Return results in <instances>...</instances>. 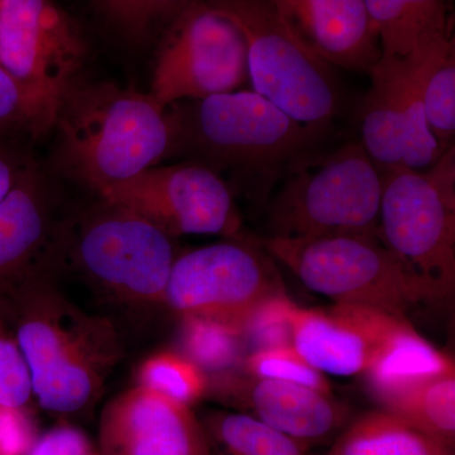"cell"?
Masks as SVG:
<instances>
[{"instance_id": "14", "label": "cell", "mask_w": 455, "mask_h": 455, "mask_svg": "<svg viewBox=\"0 0 455 455\" xmlns=\"http://www.w3.org/2000/svg\"><path fill=\"white\" fill-rule=\"evenodd\" d=\"M68 239L35 161L0 202V307L20 286L44 277V266L68 247Z\"/></svg>"}, {"instance_id": "23", "label": "cell", "mask_w": 455, "mask_h": 455, "mask_svg": "<svg viewBox=\"0 0 455 455\" xmlns=\"http://www.w3.org/2000/svg\"><path fill=\"white\" fill-rule=\"evenodd\" d=\"M181 344L182 355L205 374L233 372L245 358L241 329L212 317L182 316Z\"/></svg>"}, {"instance_id": "12", "label": "cell", "mask_w": 455, "mask_h": 455, "mask_svg": "<svg viewBox=\"0 0 455 455\" xmlns=\"http://www.w3.org/2000/svg\"><path fill=\"white\" fill-rule=\"evenodd\" d=\"M104 202L136 212L171 238L242 235L232 191L220 173L196 163L154 166L99 193Z\"/></svg>"}, {"instance_id": "2", "label": "cell", "mask_w": 455, "mask_h": 455, "mask_svg": "<svg viewBox=\"0 0 455 455\" xmlns=\"http://www.w3.org/2000/svg\"><path fill=\"white\" fill-rule=\"evenodd\" d=\"M57 158L95 193L133 178L167 157L166 109L148 92L112 83H76L57 109Z\"/></svg>"}, {"instance_id": "32", "label": "cell", "mask_w": 455, "mask_h": 455, "mask_svg": "<svg viewBox=\"0 0 455 455\" xmlns=\"http://www.w3.org/2000/svg\"><path fill=\"white\" fill-rule=\"evenodd\" d=\"M35 443V425L23 409L0 406V455H27Z\"/></svg>"}, {"instance_id": "27", "label": "cell", "mask_w": 455, "mask_h": 455, "mask_svg": "<svg viewBox=\"0 0 455 455\" xmlns=\"http://www.w3.org/2000/svg\"><path fill=\"white\" fill-rule=\"evenodd\" d=\"M194 0H92L104 20L127 40L146 41L158 27L167 26Z\"/></svg>"}, {"instance_id": "1", "label": "cell", "mask_w": 455, "mask_h": 455, "mask_svg": "<svg viewBox=\"0 0 455 455\" xmlns=\"http://www.w3.org/2000/svg\"><path fill=\"white\" fill-rule=\"evenodd\" d=\"M5 313L42 409L76 414L92 405L122 357L113 323L84 313L44 276L12 293Z\"/></svg>"}, {"instance_id": "35", "label": "cell", "mask_w": 455, "mask_h": 455, "mask_svg": "<svg viewBox=\"0 0 455 455\" xmlns=\"http://www.w3.org/2000/svg\"><path fill=\"white\" fill-rule=\"evenodd\" d=\"M434 455H454V447H449L443 443H436L435 454Z\"/></svg>"}, {"instance_id": "5", "label": "cell", "mask_w": 455, "mask_h": 455, "mask_svg": "<svg viewBox=\"0 0 455 455\" xmlns=\"http://www.w3.org/2000/svg\"><path fill=\"white\" fill-rule=\"evenodd\" d=\"M379 238L414 275L429 301L455 287V148L425 170L379 171Z\"/></svg>"}, {"instance_id": "17", "label": "cell", "mask_w": 455, "mask_h": 455, "mask_svg": "<svg viewBox=\"0 0 455 455\" xmlns=\"http://www.w3.org/2000/svg\"><path fill=\"white\" fill-rule=\"evenodd\" d=\"M296 40L326 64L368 74L382 57L364 0H269Z\"/></svg>"}, {"instance_id": "34", "label": "cell", "mask_w": 455, "mask_h": 455, "mask_svg": "<svg viewBox=\"0 0 455 455\" xmlns=\"http://www.w3.org/2000/svg\"><path fill=\"white\" fill-rule=\"evenodd\" d=\"M20 140H22L0 136V202L7 196L26 170L35 163L25 147L20 145Z\"/></svg>"}, {"instance_id": "21", "label": "cell", "mask_w": 455, "mask_h": 455, "mask_svg": "<svg viewBox=\"0 0 455 455\" xmlns=\"http://www.w3.org/2000/svg\"><path fill=\"white\" fill-rule=\"evenodd\" d=\"M403 59L418 86L430 132L447 151L454 146L455 134L453 36L431 42Z\"/></svg>"}, {"instance_id": "9", "label": "cell", "mask_w": 455, "mask_h": 455, "mask_svg": "<svg viewBox=\"0 0 455 455\" xmlns=\"http://www.w3.org/2000/svg\"><path fill=\"white\" fill-rule=\"evenodd\" d=\"M247 84L243 33L208 0H194L166 26L148 92L158 106L238 92Z\"/></svg>"}, {"instance_id": "4", "label": "cell", "mask_w": 455, "mask_h": 455, "mask_svg": "<svg viewBox=\"0 0 455 455\" xmlns=\"http://www.w3.org/2000/svg\"><path fill=\"white\" fill-rule=\"evenodd\" d=\"M284 172L268 206L267 236H379L381 173L361 143L305 156Z\"/></svg>"}, {"instance_id": "30", "label": "cell", "mask_w": 455, "mask_h": 455, "mask_svg": "<svg viewBox=\"0 0 455 455\" xmlns=\"http://www.w3.org/2000/svg\"><path fill=\"white\" fill-rule=\"evenodd\" d=\"M7 317L0 323V406L23 409L33 396L31 372Z\"/></svg>"}, {"instance_id": "3", "label": "cell", "mask_w": 455, "mask_h": 455, "mask_svg": "<svg viewBox=\"0 0 455 455\" xmlns=\"http://www.w3.org/2000/svg\"><path fill=\"white\" fill-rule=\"evenodd\" d=\"M167 157L185 156L215 172L272 176L314 151L323 128L295 121L252 89L166 108Z\"/></svg>"}, {"instance_id": "18", "label": "cell", "mask_w": 455, "mask_h": 455, "mask_svg": "<svg viewBox=\"0 0 455 455\" xmlns=\"http://www.w3.org/2000/svg\"><path fill=\"white\" fill-rule=\"evenodd\" d=\"M220 376L218 394L228 403L301 444L329 439L348 424V407L331 394L247 373Z\"/></svg>"}, {"instance_id": "36", "label": "cell", "mask_w": 455, "mask_h": 455, "mask_svg": "<svg viewBox=\"0 0 455 455\" xmlns=\"http://www.w3.org/2000/svg\"><path fill=\"white\" fill-rule=\"evenodd\" d=\"M7 317V314H5V309H3V307H0V323L3 322V320Z\"/></svg>"}, {"instance_id": "28", "label": "cell", "mask_w": 455, "mask_h": 455, "mask_svg": "<svg viewBox=\"0 0 455 455\" xmlns=\"http://www.w3.org/2000/svg\"><path fill=\"white\" fill-rule=\"evenodd\" d=\"M243 364L245 373L257 379L293 383L331 394L324 373L305 361L292 346L253 350L244 358Z\"/></svg>"}, {"instance_id": "7", "label": "cell", "mask_w": 455, "mask_h": 455, "mask_svg": "<svg viewBox=\"0 0 455 455\" xmlns=\"http://www.w3.org/2000/svg\"><path fill=\"white\" fill-rule=\"evenodd\" d=\"M208 2L243 33L251 89L295 121L326 130L343 106L333 66L296 40L269 0Z\"/></svg>"}, {"instance_id": "29", "label": "cell", "mask_w": 455, "mask_h": 455, "mask_svg": "<svg viewBox=\"0 0 455 455\" xmlns=\"http://www.w3.org/2000/svg\"><path fill=\"white\" fill-rule=\"evenodd\" d=\"M298 305L280 292L260 302L242 326L245 344L253 350L292 346L293 314Z\"/></svg>"}, {"instance_id": "8", "label": "cell", "mask_w": 455, "mask_h": 455, "mask_svg": "<svg viewBox=\"0 0 455 455\" xmlns=\"http://www.w3.org/2000/svg\"><path fill=\"white\" fill-rule=\"evenodd\" d=\"M86 56L79 26L55 0H0V66L32 101L44 133Z\"/></svg>"}, {"instance_id": "26", "label": "cell", "mask_w": 455, "mask_h": 455, "mask_svg": "<svg viewBox=\"0 0 455 455\" xmlns=\"http://www.w3.org/2000/svg\"><path fill=\"white\" fill-rule=\"evenodd\" d=\"M139 386L190 406L208 391V379L184 355L163 352L140 364Z\"/></svg>"}, {"instance_id": "10", "label": "cell", "mask_w": 455, "mask_h": 455, "mask_svg": "<svg viewBox=\"0 0 455 455\" xmlns=\"http://www.w3.org/2000/svg\"><path fill=\"white\" fill-rule=\"evenodd\" d=\"M171 236L136 212L104 202L68 235L75 262L99 286L137 304H164L176 254Z\"/></svg>"}, {"instance_id": "19", "label": "cell", "mask_w": 455, "mask_h": 455, "mask_svg": "<svg viewBox=\"0 0 455 455\" xmlns=\"http://www.w3.org/2000/svg\"><path fill=\"white\" fill-rule=\"evenodd\" d=\"M453 373V359L416 333L406 320L386 340L362 376L368 394L379 409H386L416 388Z\"/></svg>"}, {"instance_id": "15", "label": "cell", "mask_w": 455, "mask_h": 455, "mask_svg": "<svg viewBox=\"0 0 455 455\" xmlns=\"http://www.w3.org/2000/svg\"><path fill=\"white\" fill-rule=\"evenodd\" d=\"M99 438L103 455H212L190 406L142 386L108 403Z\"/></svg>"}, {"instance_id": "6", "label": "cell", "mask_w": 455, "mask_h": 455, "mask_svg": "<svg viewBox=\"0 0 455 455\" xmlns=\"http://www.w3.org/2000/svg\"><path fill=\"white\" fill-rule=\"evenodd\" d=\"M272 259L311 291L337 304L358 305L406 319L427 300L420 283L379 236H253Z\"/></svg>"}, {"instance_id": "31", "label": "cell", "mask_w": 455, "mask_h": 455, "mask_svg": "<svg viewBox=\"0 0 455 455\" xmlns=\"http://www.w3.org/2000/svg\"><path fill=\"white\" fill-rule=\"evenodd\" d=\"M44 134L32 101L0 66V136L37 140Z\"/></svg>"}, {"instance_id": "25", "label": "cell", "mask_w": 455, "mask_h": 455, "mask_svg": "<svg viewBox=\"0 0 455 455\" xmlns=\"http://www.w3.org/2000/svg\"><path fill=\"white\" fill-rule=\"evenodd\" d=\"M435 442L454 447L455 373L434 379L386 407Z\"/></svg>"}, {"instance_id": "24", "label": "cell", "mask_w": 455, "mask_h": 455, "mask_svg": "<svg viewBox=\"0 0 455 455\" xmlns=\"http://www.w3.org/2000/svg\"><path fill=\"white\" fill-rule=\"evenodd\" d=\"M204 427L220 455H304V444L248 414H217Z\"/></svg>"}, {"instance_id": "13", "label": "cell", "mask_w": 455, "mask_h": 455, "mask_svg": "<svg viewBox=\"0 0 455 455\" xmlns=\"http://www.w3.org/2000/svg\"><path fill=\"white\" fill-rule=\"evenodd\" d=\"M368 75L370 89L359 106V143L377 169L425 170L435 164L444 149L430 132L405 60L382 56Z\"/></svg>"}, {"instance_id": "20", "label": "cell", "mask_w": 455, "mask_h": 455, "mask_svg": "<svg viewBox=\"0 0 455 455\" xmlns=\"http://www.w3.org/2000/svg\"><path fill=\"white\" fill-rule=\"evenodd\" d=\"M382 56H409L451 36L447 0H364Z\"/></svg>"}, {"instance_id": "22", "label": "cell", "mask_w": 455, "mask_h": 455, "mask_svg": "<svg viewBox=\"0 0 455 455\" xmlns=\"http://www.w3.org/2000/svg\"><path fill=\"white\" fill-rule=\"evenodd\" d=\"M436 443L398 416L379 409L347 424L328 455H434Z\"/></svg>"}, {"instance_id": "11", "label": "cell", "mask_w": 455, "mask_h": 455, "mask_svg": "<svg viewBox=\"0 0 455 455\" xmlns=\"http://www.w3.org/2000/svg\"><path fill=\"white\" fill-rule=\"evenodd\" d=\"M228 239L176 257L164 304L181 317H212L242 331L260 302L283 289L271 257L253 238Z\"/></svg>"}, {"instance_id": "16", "label": "cell", "mask_w": 455, "mask_h": 455, "mask_svg": "<svg viewBox=\"0 0 455 455\" xmlns=\"http://www.w3.org/2000/svg\"><path fill=\"white\" fill-rule=\"evenodd\" d=\"M406 319L358 305L324 309L296 307L292 347L322 373L350 377L366 372L386 340Z\"/></svg>"}, {"instance_id": "33", "label": "cell", "mask_w": 455, "mask_h": 455, "mask_svg": "<svg viewBox=\"0 0 455 455\" xmlns=\"http://www.w3.org/2000/svg\"><path fill=\"white\" fill-rule=\"evenodd\" d=\"M27 455H98L82 431L71 427H60L49 431Z\"/></svg>"}]
</instances>
